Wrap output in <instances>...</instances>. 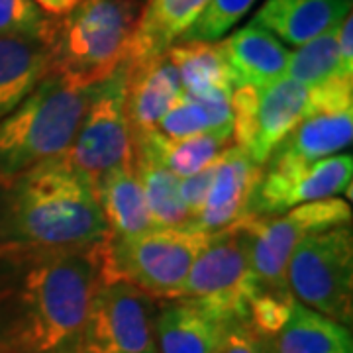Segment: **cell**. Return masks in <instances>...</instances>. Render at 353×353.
<instances>
[{"label":"cell","instance_id":"19","mask_svg":"<svg viewBox=\"0 0 353 353\" xmlns=\"http://www.w3.org/2000/svg\"><path fill=\"white\" fill-rule=\"evenodd\" d=\"M94 194L108 228V236L128 238L157 228L148 210L132 163L116 167L102 175L94 183Z\"/></svg>","mask_w":353,"mask_h":353},{"label":"cell","instance_id":"14","mask_svg":"<svg viewBox=\"0 0 353 353\" xmlns=\"http://www.w3.org/2000/svg\"><path fill=\"white\" fill-rule=\"evenodd\" d=\"M124 104L132 136L155 132L159 120L183 94L181 77L169 53L122 65Z\"/></svg>","mask_w":353,"mask_h":353},{"label":"cell","instance_id":"20","mask_svg":"<svg viewBox=\"0 0 353 353\" xmlns=\"http://www.w3.org/2000/svg\"><path fill=\"white\" fill-rule=\"evenodd\" d=\"M134 138V173L143 190L148 210L157 228H179L190 224V216L181 201L179 176L173 175L152 148L145 134Z\"/></svg>","mask_w":353,"mask_h":353},{"label":"cell","instance_id":"25","mask_svg":"<svg viewBox=\"0 0 353 353\" xmlns=\"http://www.w3.org/2000/svg\"><path fill=\"white\" fill-rule=\"evenodd\" d=\"M285 77L306 88L322 87L336 79H353L341 65L336 30L318 36L299 50L290 51Z\"/></svg>","mask_w":353,"mask_h":353},{"label":"cell","instance_id":"15","mask_svg":"<svg viewBox=\"0 0 353 353\" xmlns=\"http://www.w3.org/2000/svg\"><path fill=\"white\" fill-rule=\"evenodd\" d=\"M263 175V167L238 145H230L218 157L214 179L199 216L190 222L202 232L216 234L250 214L252 196Z\"/></svg>","mask_w":353,"mask_h":353},{"label":"cell","instance_id":"31","mask_svg":"<svg viewBox=\"0 0 353 353\" xmlns=\"http://www.w3.org/2000/svg\"><path fill=\"white\" fill-rule=\"evenodd\" d=\"M336 36H338V51H340V59L345 73L353 75V16L347 14L340 26L336 28Z\"/></svg>","mask_w":353,"mask_h":353},{"label":"cell","instance_id":"5","mask_svg":"<svg viewBox=\"0 0 353 353\" xmlns=\"http://www.w3.org/2000/svg\"><path fill=\"white\" fill-rule=\"evenodd\" d=\"M212 234L192 224L153 228L138 236L102 241V283H128L152 301H176L190 267Z\"/></svg>","mask_w":353,"mask_h":353},{"label":"cell","instance_id":"26","mask_svg":"<svg viewBox=\"0 0 353 353\" xmlns=\"http://www.w3.org/2000/svg\"><path fill=\"white\" fill-rule=\"evenodd\" d=\"M255 0H208L194 24L176 41H218L252 10Z\"/></svg>","mask_w":353,"mask_h":353},{"label":"cell","instance_id":"9","mask_svg":"<svg viewBox=\"0 0 353 353\" xmlns=\"http://www.w3.org/2000/svg\"><path fill=\"white\" fill-rule=\"evenodd\" d=\"M75 171L94 183L116 167L134 159V138L124 104L122 67L97 85L75 138L63 155Z\"/></svg>","mask_w":353,"mask_h":353},{"label":"cell","instance_id":"16","mask_svg":"<svg viewBox=\"0 0 353 353\" xmlns=\"http://www.w3.org/2000/svg\"><path fill=\"white\" fill-rule=\"evenodd\" d=\"M350 12L352 0H265L253 16V24L289 46L301 48L336 30Z\"/></svg>","mask_w":353,"mask_h":353},{"label":"cell","instance_id":"29","mask_svg":"<svg viewBox=\"0 0 353 353\" xmlns=\"http://www.w3.org/2000/svg\"><path fill=\"white\" fill-rule=\"evenodd\" d=\"M218 161V159H216ZM216 161L212 165H208L206 169H202L199 173L189 176H183L179 179V192H181V201L185 204L187 212L190 216V222L199 216L202 210L206 196H208V190L212 185V179H214V167Z\"/></svg>","mask_w":353,"mask_h":353},{"label":"cell","instance_id":"10","mask_svg":"<svg viewBox=\"0 0 353 353\" xmlns=\"http://www.w3.org/2000/svg\"><path fill=\"white\" fill-rule=\"evenodd\" d=\"M155 301L128 283H102L88 306L75 353H159Z\"/></svg>","mask_w":353,"mask_h":353},{"label":"cell","instance_id":"28","mask_svg":"<svg viewBox=\"0 0 353 353\" xmlns=\"http://www.w3.org/2000/svg\"><path fill=\"white\" fill-rule=\"evenodd\" d=\"M46 18L34 0H0V38L39 39Z\"/></svg>","mask_w":353,"mask_h":353},{"label":"cell","instance_id":"7","mask_svg":"<svg viewBox=\"0 0 353 353\" xmlns=\"http://www.w3.org/2000/svg\"><path fill=\"white\" fill-rule=\"evenodd\" d=\"M287 285L294 301L350 328L353 320L352 224L308 234L290 255Z\"/></svg>","mask_w":353,"mask_h":353},{"label":"cell","instance_id":"17","mask_svg":"<svg viewBox=\"0 0 353 353\" xmlns=\"http://www.w3.org/2000/svg\"><path fill=\"white\" fill-rule=\"evenodd\" d=\"M232 85L265 87L287 73L290 51L271 32L250 22L220 41Z\"/></svg>","mask_w":353,"mask_h":353},{"label":"cell","instance_id":"1","mask_svg":"<svg viewBox=\"0 0 353 353\" xmlns=\"http://www.w3.org/2000/svg\"><path fill=\"white\" fill-rule=\"evenodd\" d=\"M102 241L0 252V353H75L101 285Z\"/></svg>","mask_w":353,"mask_h":353},{"label":"cell","instance_id":"2","mask_svg":"<svg viewBox=\"0 0 353 353\" xmlns=\"http://www.w3.org/2000/svg\"><path fill=\"white\" fill-rule=\"evenodd\" d=\"M106 236L90 181L65 157L0 179V252L73 250Z\"/></svg>","mask_w":353,"mask_h":353},{"label":"cell","instance_id":"8","mask_svg":"<svg viewBox=\"0 0 353 353\" xmlns=\"http://www.w3.org/2000/svg\"><path fill=\"white\" fill-rule=\"evenodd\" d=\"M245 232L253 277L263 292H290L287 265L294 248L316 232L352 224V206L340 196L306 202L283 214L240 218Z\"/></svg>","mask_w":353,"mask_h":353},{"label":"cell","instance_id":"3","mask_svg":"<svg viewBox=\"0 0 353 353\" xmlns=\"http://www.w3.org/2000/svg\"><path fill=\"white\" fill-rule=\"evenodd\" d=\"M139 0H83L63 16H48L39 39L48 75L71 88H92L124 65L138 24Z\"/></svg>","mask_w":353,"mask_h":353},{"label":"cell","instance_id":"12","mask_svg":"<svg viewBox=\"0 0 353 353\" xmlns=\"http://www.w3.org/2000/svg\"><path fill=\"white\" fill-rule=\"evenodd\" d=\"M353 157L336 153L314 163L296 167H263L253 192L250 214L275 216L306 202L326 201L352 190Z\"/></svg>","mask_w":353,"mask_h":353},{"label":"cell","instance_id":"18","mask_svg":"<svg viewBox=\"0 0 353 353\" xmlns=\"http://www.w3.org/2000/svg\"><path fill=\"white\" fill-rule=\"evenodd\" d=\"M226 326L185 301H163L155 314L159 353H218Z\"/></svg>","mask_w":353,"mask_h":353},{"label":"cell","instance_id":"30","mask_svg":"<svg viewBox=\"0 0 353 353\" xmlns=\"http://www.w3.org/2000/svg\"><path fill=\"white\" fill-rule=\"evenodd\" d=\"M218 353H275L271 340L253 332L248 324H234L226 330Z\"/></svg>","mask_w":353,"mask_h":353},{"label":"cell","instance_id":"27","mask_svg":"<svg viewBox=\"0 0 353 353\" xmlns=\"http://www.w3.org/2000/svg\"><path fill=\"white\" fill-rule=\"evenodd\" d=\"M208 130H214L208 110L196 99L183 92L159 120L155 134L167 139H181Z\"/></svg>","mask_w":353,"mask_h":353},{"label":"cell","instance_id":"6","mask_svg":"<svg viewBox=\"0 0 353 353\" xmlns=\"http://www.w3.org/2000/svg\"><path fill=\"white\" fill-rule=\"evenodd\" d=\"M259 287L253 277L240 220L212 234L199 253L179 301L196 306L226 328L245 324Z\"/></svg>","mask_w":353,"mask_h":353},{"label":"cell","instance_id":"24","mask_svg":"<svg viewBox=\"0 0 353 353\" xmlns=\"http://www.w3.org/2000/svg\"><path fill=\"white\" fill-rule=\"evenodd\" d=\"M145 136L165 167L179 179L194 175L202 169H206L208 165L214 163L230 145H234L232 128L208 130V132L181 139L161 138L155 132H150Z\"/></svg>","mask_w":353,"mask_h":353},{"label":"cell","instance_id":"11","mask_svg":"<svg viewBox=\"0 0 353 353\" xmlns=\"http://www.w3.org/2000/svg\"><path fill=\"white\" fill-rule=\"evenodd\" d=\"M308 88L292 79H279L265 87L232 90V139L263 167L277 145L306 114Z\"/></svg>","mask_w":353,"mask_h":353},{"label":"cell","instance_id":"13","mask_svg":"<svg viewBox=\"0 0 353 353\" xmlns=\"http://www.w3.org/2000/svg\"><path fill=\"white\" fill-rule=\"evenodd\" d=\"M353 104L306 102L304 118L277 145L263 167H296L332 157L352 145Z\"/></svg>","mask_w":353,"mask_h":353},{"label":"cell","instance_id":"4","mask_svg":"<svg viewBox=\"0 0 353 353\" xmlns=\"http://www.w3.org/2000/svg\"><path fill=\"white\" fill-rule=\"evenodd\" d=\"M92 88H71L46 75L12 112L0 120V179L63 157L75 138Z\"/></svg>","mask_w":353,"mask_h":353},{"label":"cell","instance_id":"21","mask_svg":"<svg viewBox=\"0 0 353 353\" xmlns=\"http://www.w3.org/2000/svg\"><path fill=\"white\" fill-rule=\"evenodd\" d=\"M271 345L275 353H353L352 330L299 301Z\"/></svg>","mask_w":353,"mask_h":353},{"label":"cell","instance_id":"22","mask_svg":"<svg viewBox=\"0 0 353 353\" xmlns=\"http://www.w3.org/2000/svg\"><path fill=\"white\" fill-rule=\"evenodd\" d=\"M48 75L41 39L0 38V120L12 112Z\"/></svg>","mask_w":353,"mask_h":353},{"label":"cell","instance_id":"32","mask_svg":"<svg viewBox=\"0 0 353 353\" xmlns=\"http://www.w3.org/2000/svg\"><path fill=\"white\" fill-rule=\"evenodd\" d=\"M38 4V8L43 14L48 16H63V14H69L73 8H75L79 2L83 0H34Z\"/></svg>","mask_w":353,"mask_h":353},{"label":"cell","instance_id":"23","mask_svg":"<svg viewBox=\"0 0 353 353\" xmlns=\"http://www.w3.org/2000/svg\"><path fill=\"white\" fill-rule=\"evenodd\" d=\"M185 94L234 88L220 41H175L169 50Z\"/></svg>","mask_w":353,"mask_h":353}]
</instances>
